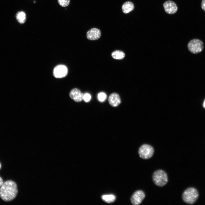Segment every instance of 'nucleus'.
I'll list each match as a JSON object with an SVG mask.
<instances>
[{
  "label": "nucleus",
  "mask_w": 205,
  "mask_h": 205,
  "mask_svg": "<svg viewBox=\"0 0 205 205\" xmlns=\"http://www.w3.org/2000/svg\"><path fill=\"white\" fill-rule=\"evenodd\" d=\"M17 193V185L12 181H5L0 187V197L5 201L9 202L14 199Z\"/></svg>",
  "instance_id": "1"
},
{
  "label": "nucleus",
  "mask_w": 205,
  "mask_h": 205,
  "mask_svg": "<svg viewBox=\"0 0 205 205\" xmlns=\"http://www.w3.org/2000/svg\"><path fill=\"white\" fill-rule=\"evenodd\" d=\"M152 179L154 184L159 187L164 186L168 181L167 173L162 169L155 171L153 174Z\"/></svg>",
  "instance_id": "2"
},
{
  "label": "nucleus",
  "mask_w": 205,
  "mask_h": 205,
  "mask_svg": "<svg viewBox=\"0 0 205 205\" xmlns=\"http://www.w3.org/2000/svg\"><path fill=\"white\" fill-rule=\"evenodd\" d=\"M197 190L193 187H189L183 192L182 197L183 201L186 203L190 204H194L198 197Z\"/></svg>",
  "instance_id": "3"
},
{
  "label": "nucleus",
  "mask_w": 205,
  "mask_h": 205,
  "mask_svg": "<svg viewBox=\"0 0 205 205\" xmlns=\"http://www.w3.org/2000/svg\"><path fill=\"white\" fill-rule=\"evenodd\" d=\"M154 153L153 148L151 145L147 144H144L139 148L138 153L140 158L144 159L151 158Z\"/></svg>",
  "instance_id": "4"
},
{
  "label": "nucleus",
  "mask_w": 205,
  "mask_h": 205,
  "mask_svg": "<svg viewBox=\"0 0 205 205\" xmlns=\"http://www.w3.org/2000/svg\"><path fill=\"white\" fill-rule=\"evenodd\" d=\"M187 47L189 50L193 54H197L201 52L204 48L202 42L198 39H193L188 43Z\"/></svg>",
  "instance_id": "5"
},
{
  "label": "nucleus",
  "mask_w": 205,
  "mask_h": 205,
  "mask_svg": "<svg viewBox=\"0 0 205 205\" xmlns=\"http://www.w3.org/2000/svg\"><path fill=\"white\" fill-rule=\"evenodd\" d=\"M145 197V193L143 190H137L132 196L130 198L131 202L133 205H139L141 204Z\"/></svg>",
  "instance_id": "6"
},
{
  "label": "nucleus",
  "mask_w": 205,
  "mask_h": 205,
  "mask_svg": "<svg viewBox=\"0 0 205 205\" xmlns=\"http://www.w3.org/2000/svg\"><path fill=\"white\" fill-rule=\"evenodd\" d=\"M68 69L65 65H60L56 66L53 71L54 76L57 78H61L65 77L67 74Z\"/></svg>",
  "instance_id": "7"
},
{
  "label": "nucleus",
  "mask_w": 205,
  "mask_h": 205,
  "mask_svg": "<svg viewBox=\"0 0 205 205\" xmlns=\"http://www.w3.org/2000/svg\"><path fill=\"white\" fill-rule=\"evenodd\" d=\"M165 11L170 14H174L177 11L178 8L175 3L172 1L168 0L163 4Z\"/></svg>",
  "instance_id": "8"
},
{
  "label": "nucleus",
  "mask_w": 205,
  "mask_h": 205,
  "mask_svg": "<svg viewBox=\"0 0 205 205\" xmlns=\"http://www.w3.org/2000/svg\"><path fill=\"white\" fill-rule=\"evenodd\" d=\"M101 35V32L99 29L94 28L91 29L87 32L86 37L87 38L91 40H98Z\"/></svg>",
  "instance_id": "9"
},
{
  "label": "nucleus",
  "mask_w": 205,
  "mask_h": 205,
  "mask_svg": "<svg viewBox=\"0 0 205 205\" xmlns=\"http://www.w3.org/2000/svg\"><path fill=\"white\" fill-rule=\"evenodd\" d=\"M69 96L72 99L77 102H81L83 99V94L77 88L71 90L69 93Z\"/></svg>",
  "instance_id": "10"
},
{
  "label": "nucleus",
  "mask_w": 205,
  "mask_h": 205,
  "mask_svg": "<svg viewBox=\"0 0 205 205\" xmlns=\"http://www.w3.org/2000/svg\"><path fill=\"white\" fill-rule=\"evenodd\" d=\"M108 101L110 104L114 107L118 106L121 102L119 95L116 93H113L109 95Z\"/></svg>",
  "instance_id": "11"
},
{
  "label": "nucleus",
  "mask_w": 205,
  "mask_h": 205,
  "mask_svg": "<svg viewBox=\"0 0 205 205\" xmlns=\"http://www.w3.org/2000/svg\"><path fill=\"white\" fill-rule=\"evenodd\" d=\"M134 6L133 3L129 1L125 2L122 5V10L123 12L125 14L129 13L133 10Z\"/></svg>",
  "instance_id": "12"
},
{
  "label": "nucleus",
  "mask_w": 205,
  "mask_h": 205,
  "mask_svg": "<svg viewBox=\"0 0 205 205\" xmlns=\"http://www.w3.org/2000/svg\"><path fill=\"white\" fill-rule=\"evenodd\" d=\"M17 20L21 24L24 23L26 20V14L23 11L18 12L16 15Z\"/></svg>",
  "instance_id": "13"
},
{
  "label": "nucleus",
  "mask_w": 205,
  "mask_h": 205,
  "mask_svg": "<svg viewBox=\"0 0 205 205\" xmlns=\"http://www.w3.org/2000/svg\"><path fill=\"white\" fill-rule=\"evenodd\" d=\"M111 56L114 59L121 60L124 58L125 54L122 51L119 50H116L112 52Z\"/></svg>",
  "instance_id": "14"
},
{
  "label": "nucleus",
  "mask_w": 205,
  "mask_h": 205,
  "mask_svg": "<svg viewBox=\"0 0 205 205\" xmlns=\"http://www.w3.org/2000/svg\"><path fill=\"white\" fill-rule=\"evenodd\" d=\"M101 198L105 202L108 203H112L116 200V196L112 194L104 195H102Z\"/></svg>",
  "instance_id": "15"
},
{
  "label": "nucleus",
  "mask_w": 205,
  "mask_h": 205,
  "mask_svg": "<svg viewBox=\"0 0 205 205\" xmlns=\"http://www.w3.org/2000/svg\"><path fill=\"white\" fill-rule=\"evenodd\" d=\"M59 5L62 7H66L68 6L70 2V0H58Z\"/></svg>",
  "instance_id": "16"
},
{
  "label": "nucleus",
  "mask_w": 205,
  "mask_h": 205,
  "mask_svg": "<svg viewBox=\"0 0 205 205\" xmlns=\"http://www.w3.org/2000/svg\"><path fill=\"white\" fill-rule=\"evenodd\" d=\"M107 96L106 94L103 92L99 93L98 95V100L101 102H103L106 98Z\"/></svg>",
  "instance_id": "17"
},
{
  "label": "nucleus",
  "mask_w": 205,
  "mask_h": 205,
  "mask_svg": "<svg viewBox=\"0 0 205 205\" xmlns=\"http://www.w3.org/2000/svg\"><path fill=\"white\" fill-rule=\"evenodd\" d=\"M91 96L89 93H86L83 95V99L85 102H88L91 99Z\"/></svg>",
  "instance_id": "18"
},
{
  "label": "nucleus",
  "mask_w": 205,
  "mask_h": 205,
  "mask_svg": "<svg viewBox=\"0 0 205 205\" xmlns=\"http://www.w3.org/2000/svg\"><path fill=\"white\" fill-rule=\"evenodd\" d=\"M201 6L202 9L205 11V0H202Z\"/></svg>",
  "instance_id": "19"
},
{
  "label": "nucleus",
  "mask_w": 205,
  "mask_h": 205,
  "mask_svg": "<svg viewBox=\"0 0 205 205\" xmlns=\"http://www.w3.org/2000/svg\"><path fill=\"white\" fill-rule=\"evenodd\" d=\"M3 183V181L2 178L0 177V187Z\"/></svg>",
  "instance_id": "20"
},
{
  "label": "nucleus",
  "mask_w": 205,
  "mask_h": 205,
  "mask_svg": "<svg viewBox=\"0 0 205 205\" xmlns=\"http://www.w3.org/2000/svg\"><path fill=\"white\" fill-rule=\"evenodd\" d=\"M203 107L205 109V99L204 101L203 104Z\"/></svg>",
  "instance_id": "21"
},
{
  "label": "nucleus",
  "mask_w": 205,
  "mask_h": 205,
  "mask_svg": "<svg viewBox=\"0 0 205 205\" xmlns=\"http://www.w3.org/2000/svg\"><path fill=\"white\" fill-rule=\"evenodd\" d=\"M1 164H0V169L1 168Z\"/></svg>",
  "instance_id": "22"
},
{
  "label": "nucleus",
  "mask_w": 205,
  "mask_h": 205,
  "mask_svg": "<svg viewBox=\"0 0 205 205\" xmlns=\"http://www.w3.org/2000/svg\"><path fill=\"white\" fill-rule=\"evenodd\" d=\"M35 3V1H34V3Z\"/></svg>",
  "instance_id": "23"
}]
</instances>
